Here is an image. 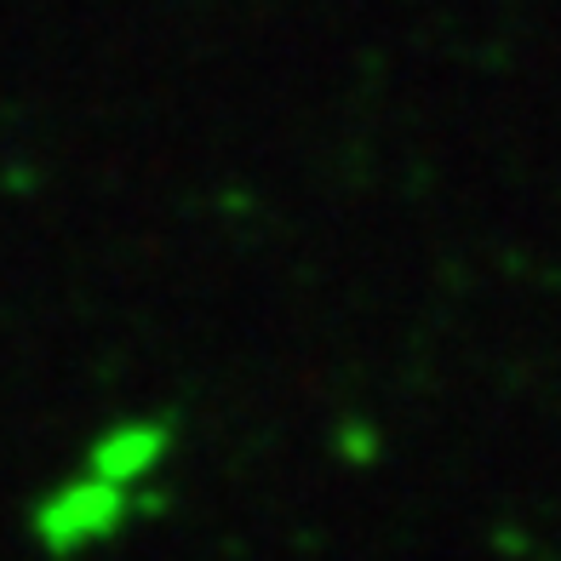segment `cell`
Listing matches in <instances>:
<instances>
[{"mask_svg":"<svg viewBox=\"0 0 561 561\" xmlns=\"http://www.w3.org/2000/svg\"><path fill=\"white\" fill-rule=\"evenodd\" d=\"M133 488H121V481H104L98 470L81 465V476L58 481L53 493H46L35 510H30V533L46 556H81L92 545L115 539L133 516Z\"/></svg>","mask_w":561,"mask_h":561,"instance_id":"1","label":"cell"},{"mask_svg":"<svg viewBox=\"0 0 561 561\" xmlns=\"http://www.w3.org/2000/svg\"><path fill=\"white\" fill-rule=\"evenodd\" d=\"M167 458H172V424L167 419H121L87 447V470L138 493L161 476Z\"/></svg>","mask_w":561,"mask_h":561,"instance_id":"2","label":"cell"}]
</instances>
